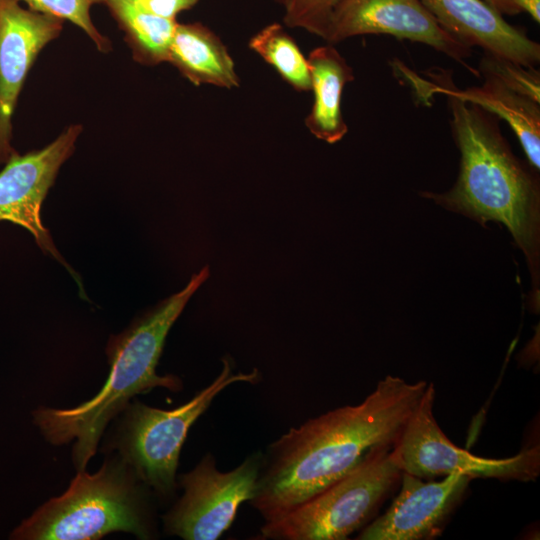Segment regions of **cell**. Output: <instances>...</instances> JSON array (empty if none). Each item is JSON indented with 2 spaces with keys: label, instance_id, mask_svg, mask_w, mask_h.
Here are the masks:
<instances>
[{
  "label": "cell",
  "instance_id": "obj_1",
  "mask_svg": "<svg viewBox=\"0 0 540 540\" xmlns=\"http://www.w3.org/2000/svg\"><path fill=\"white\" fill-rule=\"evenodd\" d=\"M428 383L388 375L359 404L289 429L262 453L249 504L276 521L340 480L375 452L392 448Z\"/></svg>",
  "mask_w": 540,
  "mask_h": 540
},
{
  "label": "cell",
  "instance_id": "obj_2",
  "mask_svg": "<svg viewBox=\"0 0 540 540\" xmlns=\"http://www.w3.org/2000/svg\"><path fill=\"white\" fill-rule=\"evenodd\" d=\"M445 95L452 135L461 154L459 175L449 191L421 195L481 225L488 221L504 224L526 257L539 306L540 184L536 170L514 155L498 117L452 94Z\"/></svg>",
  "mask_w": 540,
  "mask_h": 540
},
{
  "label": "cell",
  "instance_id": "obj_3",
  "mask_svg": "<svg viewBox=\"0 0 540 540\" xmlns=\"http://www.w3.org/2000/svg\"><path fill=\"white\" fill-rule=\"evenodd\" d=\"M208 277L206 266L182 290L110 337L106 348L109 375L93 398L73 408L40 407L33 411L34 424L49 443H73L72 460L77 471L86 469L108 424L135 396L154 388L172 392L182 389L180 378L159 375L156 369L171 327Z\"/></svg>",
  "mask_w": 540,
  "mask_h": 540
},
{
  "label": "cell",
  "instance_id": "obj_4",
  "mask_svg": "<svg viewBox=\"0 0 540 540\" xmlns=\"http://www.w3.org/2000/svg\"><path fill=\"white\" fill-rule=\"evenodd\" d=\"M153 492L116 454L93 474L77 471L60 496L41 505L10 535L16 540H95L112 532L158 535Z\"/></svg>",
  "mask_w": 540,
  "mask_h": 540
},
{
  "label": "cell",
  "instance_id": "obj_5",
  "mask_svg": "<svg viewBox=\"0 0 540 540\" xmlns=\"http://www.w3.org/2000/svg\"><path fill=\"white\" fill-rule=\"evenodd\" d=\"M222 365L208 386L176 408L160 409L135 400L118 415V425L106 449L116 452L156 499L168 501L175 496L183 444L192 425L213 400L230 385L255 384L259 380L257 369L234 373L229 358H224Z\"/></svg>",
  "mask_w": 540,
  "mask_h": 540
},
{
  "label": "cell",
  "instance_id": "obj_6",
  "mask_svg": "<svg viewBox=\"0 0 540 540\" xmlns=\"http://www.w3.org/2000/svg\"><path fill=\"white\" fill-rule=\"evenodd\" d=\"M392 448L381 449L349 474L282 518L264 522L258 539L344 540L365 527L401 480Z\"/></svg>",
  "mask_w": 540,
  "mask_h": 540
},
{
  "label": "cell",
  "instance_id": "obj_7",
  "mask_svg": "<svg viewBox=\"0 0 540 540\" xmlns=\"http://www.w3.org/2000/svg\"><path fill=\"white\" fill-rule=\"evenodd\" d=\"M435 387L427 388L392 452L402 472L432 480L463 474L501 481H535L540 474L539 445L525 447L515 456L493 459L476 456L453 444L438 425L434 413Z\"/></svg>",
  "mask_w": 540,
  "mask_h": 540
},
{
  "label": "cell",
  "instance_id": "obj_8",
  "mask_svg": "<svg viewBox=\"0 0 540 540\" xmlns=\"http://www.w3.org/2000/svg\"><path fill=\"white\" fill-rule=\"evenodd\" d=\"M262 452L246 457L229 471H220L206 453L190 471L178 476L182 495L162 516L163 530L184 540H216L232 525L242 503L253 497Z\"/></svg>",
  "mask_w": 540,
  "mask_h": 540
},
{
  "label": "cell",
  "instance_id": "obj_9",
  "mask_svg": "<svg viewBox=\"0 0 540 540\" xmlns=\"http://www.w3.org/2000/svg\"><path fill=\"white\" fill-rule=\"evenodd\" d=\"M82 126L67 127L53 142L24 155L15 152L0 171V221L28 230L38 247L61 263L78 282L77 274L62 258L41 218L42 204L62 164L72 155Z\"/></svg>",
  "mask_w": 540,
  "mask_h": 540
},
{
  "label": "cell",
  "instance_id": "obj_10",
  "mask_svg": "<svg viewBox=\"0 0 540 540\" xmlns=\"http://www.w3.org/2000/svg\"><path fill=\"white\" fill-rule=\"evenodd\" d=\"M371 34L425 44L470 69L472 48L446 32L421 0H343L324 40L333 44Z\"/></svg>",
  "mask_w": 540,
  "mask_h": 540
},
{
  "label": "cell",
  "instance_id": "obj_11",
  "mask_svg": "<svg viewBox=\"0 0 540 540\" xmlns=\"http://www.w3.org/2000/svg\"><path fill=\"white\" fill-rule=\"evenodd\" d=\"M64 21L0 0V163L16 152L12 118L24 81L39 52L57 38Z\"/></svg>",
  "mask_w": 540,
  "mask_h": 540
},
{
  "label": "cell",
  "instance_id": "obj_12",
  "mask_svg": "<svg viewBox=\"0 0 540 540\" xmlns=\"http://www.w3.org/2000/svg\"><path fill=\"white\" fill-rule=\"evenodd\" d=\"M471 480L463 474H451L431 481L402 472L401 489L392 504L363 527L356 539L427 540L440 536Z\"/></svg>",
  "mask_w": 540,
  "mask_h": 540
},
{
  "label": "cell",
  "instance_id": "obj_13",
  "mask_svg": "<svg viewBox=\"0 0 540 540\" xmlns=\"http://www.w3.org/2000/svg\"><path fill=\"white\" fill-rule=\"evenodd\" d=\"M438 24L466 46L524 67L540 61V45L484 0H421Z\"/></svg>",
  "mask_w": 540,
  "mask_h": 540
},
{
  "label": "cell",
  "instance_id": "obj_14",
  "mask_svg": "<svg viewBox=\"0 0 540 540\" xmlns=\"http://www.w3.org/2000/svg\"><path fill=\"white\" fill-rule=\"evenodd\" d=\"M481 86L460 90L446 77H437L434 91L452 94L504 120L515 133L530 165L540 169V102L521 94L499 80L484 76Z\"/></svg>",
  "mask_w": 540,
  "mask_h": 540
},
{
  "label": "cell",
  "instance_id": "obj_15",
  "mask_svg": "<svg viewBox=\"0 0 540 540\" xmlns=\"http://www.w3.org/2000/svg\"><path fill=\"white\" fill-rule=\"evenodd\" d=\"M314 102L305 124L318 139L340 141L348 127L341 111L344 87L353 81V69L330 43L313 49L307 58Z\"/></svg>",
  "mask_w": 540,
  "mask_h": 540
},
{
  "label": "cell",
  "instance_id": "obj_16",
  "mask_svg": "<svg viewBox=\"0 0 540 540\" xmlns=\"http://www.w3.org/2000/svg\"><path fill=\"white\" fill-rule=\"evenodd\" d=\"M167 62L194 85L208 84L227 89L239 86V77L227 48L201 23H177Z\"/></svg>",
  "mask_w": 540,
  "mask_h": 540
},
{
  "label": "cell",
  "instance_id": "obj_17",
  "mask_svg": "<svg viewBox=\"0 0 540 540\" xmlns=\"http://www.w3.org/2000/svg\"><path fill=\"white\" fill-rule=\"evenodd\" d=\"M104 5L124 32L136 61L145 65L167 61L176 20L154 15L135 0H104Z\"/></svg>",
  "mask_w": 540,
  "mask_h": 540
},
{
  "label": "cell",
  "instance_id": "obj_18",
  "mask_svg": "<svg viewBox=\"0 0 540 540\" xmlns=\"http://www.w3.org/2000/svg\"><path fill=\"white\" fill-rule=\"evenodd\" d=\"M248 45L295 90H311L308 61L280 24L267 25L250 39Z\"/></svg>",
  "mask_w": 540,
  "mask_h": 540
},
{
  "label": "cell",
  "instance_id": "obj_19",
  "mask_svg": "<svg viewBox=\"0 0 540 540\" xmlns=\"http://www.w3.org/2000/svg\"><path fill=\"white\" fill-rule=\"evenodd\" d=\"M24 3L30 10L48 14L63 21L68 20L81 28L101 52L111 49L110 41L104 37L92 22L90 11L104 0H16Z\"/></svg>",
  "mask_w": 540,
  "mask_h": 540
},
{
  "label": "cell",
  "instance_id": "obj_20",
  "mask_svg": "<svg viewBox=\"0 0 540 540\" xmlns=\"http://www.w3.org/2000/svg\"><path fill=\"white\" fill-rule=\"evenodd\" d=\"M343 0H283L284 23L325 39L332 16Z\"/></svg>",
  "mask_w": 540,
  "mask_h": 540
},
{
  "label": "cell",
  "instance_id": "obj_21",
  "mask_svg": "<svg viewBox=\"0 0 540 540\" xmlns=\"http://www.w3.org/2000/svg\"><path fill=\"white\" fill-rule=\"evenodd\" d=\"M477 72L482 77H493L515 91L540 102V76L534 68L485 54Z\"/></svg>",
  "mask_w": 540,
  "mask_h": 540
},
{
  "label": "cell",
  "instance_id": "obj_22",
  "mask_svg": "<svg viewBox=\"0 0 540 540\" xmlns=\"http://www.w3.org/2000/svg\"><path fill=\"white\" fill-rule=\"evenodd\" d=\"M143 9L162 18L175 20L177 14L195 6L199 0H135Z\"/></svg>",
  "mask_w": 540,
  "mask_h": 540
},
{
  "label": "cell",
  "instance_id": "obj_23",
  "mask_svg": "<svg viewBox=\"0 0 540 540\" xmlns=\"http://www.w3.org/2000/svg\"><path fill=\"white\" fill-rule=\"evenodd\" d=\"M518 13L526 12L537 23L540 22V0H506Z\"/></svg>",
  "mask_w": 540,
  "mask_h": 540
},
{
  "label": "cell",
  "instance_id": "obj_24",
  "mask_svg": "<svg viewBox=\"0 0 540 540\" xmlns=\"http://www.w3.org/2000/svg\"><path fill=\"white\" fill-rule=\"evenodd\" d=\"M499 13L507 15H515L517 12L506 0H484Z\"/></svg>",
  "mask_w": 540,
  "mask_h": 540
},
{
  "label": "cell",
  "instance_id": "obj_25",
  "mask_svg": "<svg viewBox=\"0 0 540 540\" xmlns=\"http://www.w3.org/2000/svg\"><path fill=\"white\" fill-rule=\"evenodd\" d=\"M279 4L283 3V0H276Z\"/></svg>",
  "mask_w": 540,
  "mask_h": 540
}]
</instances>
